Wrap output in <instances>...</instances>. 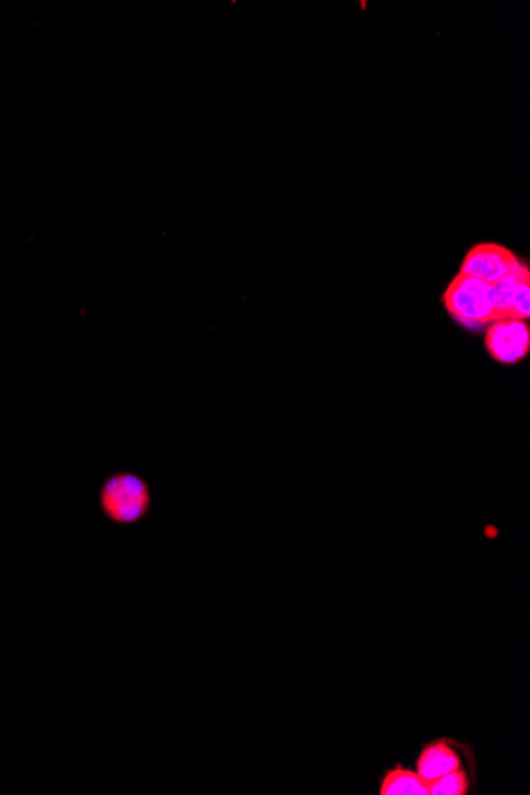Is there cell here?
Returning a JSON list of instances; mask_svg holds the SVG:
<instances>
[{
    "instance_id": "6da1fadb",
    "label": "cell",
    "mask_w": 530,
    "mask_h": 795,
    "mask_svg": "<svg viewBox=\"0 0 530 795\" xmlns=\"http://www.w3.org/2000/svg\"><path fill=\"white\" fill-rule=\"evenodd\" d=\"M97 507L110 525L134 528L148 518L153 508L150 483L132 470H118L102 480Z\"/></svg>"
},
{
    "instance_id": "7a4b0ae2",
    "label": "cell",
    "mask_w": 530,
    "mask_h": 795,
    "mask_svg": "<svg viewBox=\"0 0 530 795\" xmlns=\"http://www.w3.org/2000/svg\"><path fill=\"white\" fill-rule=\"evenodd\" d=\"M443 303L456 323L479 332L497 320L493 285L459 274L448 286Z\"/></svg>"
},
{
    "instance_id": "3957f363",
    "label": "cell",
    "mask_w": 530,
    "mask_h": 795,
    "mask_svg": "<svg viewBox=\"0 0 530 795\" xmlns=\"http://www.w3.org/2000/svg\"><path fill=\"white\" fill-rule=\"evenodd\" d=\"M486 348L497 362L508 366L521 362L530 352L528 321L514 318L494 321L486 331Z\"/></svg>"
},
{
    "instance_id": "277c9868",
    "label": "cell",
    "mask_w": 530,
    "mask_h": 795,
    "mask_svg": "<svg viewBox=\"0 0 530 795\" xmlns=\"http://www.w3.org/2000/svg\"><path fill=\"white\" fill-rule=\"evenodd\" d=\"M521 265L514 251L497 243H480L465 254L461 274L494 285Z\"/></svg>"
},
{
    "instance_id": "5b68a950",
    "label": "cell",
    "mask_w": 530,
    "mask_h": 795,
    "mask_svg": "<svg viewBox=\"0 0 530 795\" xmlns=\"http://www.w3.org/2000/svg\"><path fill=\"white\" fill-rule=\"evenodd\" d=\"M416 767L424 780L433 781L461 769V756L447 741H434L423 749Z\"/></svg>"
},
{
    "instance_id": "8992f818",
    "label": "cell",
    "mask_w": 530,
    "mask_h": 795,
    "mask_svg": "<svg viewBox=\"0 0 530 795\" xmlns=\"http://www.w3.org/2000/svg\"><path fill=\"white\" fill-rule=\"evenodd\" d=\"M381 795H429V783L418 772L392 769L380 787Z\"/></svg>"
},
{
    "instance_id": "52a82bcc",
    "label": "cell",
    "mask_w": 530,
    "mask_h": 795,
    "mask_svg": "<svg viewBox=\"0 0 530 795\" xmlns=\"http://www.w3.org/2000/svg\"><path fill=\"white\" fill-rule=\"evenodd\" d=\"M427 783H429V794L433 795H465L470 790L468 773L462 769Z\"/></svg>"
},
{
    "instance_id": "ba28073f",
    "label": "cell",
    "mask_w": 530,
    "mask_h": 795,
    "mask_svg": "<svg viewBox=\"0 0 530 795\" xmlns=\"http://www.w3.org/2000/svg\"><path fill=\"white\" fill-rule=\"evenodd\" d=\"M530 316V272L522 277L511 300L510 318L528 321Z\"/></svg>"
}]
</instances>
